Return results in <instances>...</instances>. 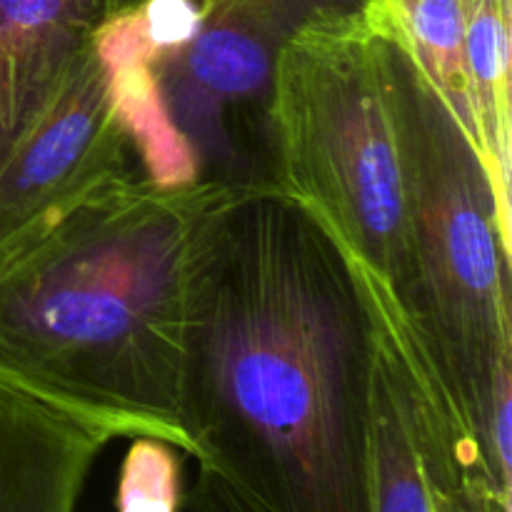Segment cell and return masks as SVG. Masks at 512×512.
Masks as SVG:
<instances>
[{"label":"cell","instance_id":"cell-1","mask_svg":"<svg viewBox=\"0 0 512 512\" xmlns=\"http://www.w3.org/2000/svg\"><path fill=\"white\" fill-rule=\"evenodd\" d=\"M373 350L333 235L278 185H228L190 260L188 458L255 512H365Z\"/></svg>","mask_w":512,"mask_h":512},{"label":"cell","instance_id":"cell-2","mask_svg":"<svg viewBox=\"0 0 512 512\" xmlns=\"http://www.w3.org/2000/svg\"><path fill=\"white\" fill-rule=\"evenodd\" d=\"M225 188L133 175L0 255V388L190 455V260Z\"/></svg>","mask_w":512,"mask_h":512},{"label":"cell","instance_id":"cell-3","mask_svg":"<svg viewBox=\"0 0 512 512\" xmlns=\"http://www.w3.org/2000/svg\"><path fill=\"white\" fill-rule=\"evenodd\" d=\"M388 43L410 195L408 318L490 483L512 505V218L458 120Z\"/></svg>","mask_w":512,"mask_h":512},{"label":"cell","instance_id":"cell-4","mask_svg":"<svg viewBox=\"0 0 512 512\" xmlns=\"http://www.w3.org/2000/svg\"><path fill=\"white\" fill-rule=\"evenodd\" d=\"M360 8L363 0H143L105 25L98 50L145 178L270 183L275 58L310 20Z\"/></svg>","mask_w":512,"mask_h":512},{"label":"cell","instance_id":"cell-5","mask_svg":"<svg viewBox=\"0 0 512 512\" xmlns=\"http://www.w3.org/2000/svg\"><path fill=\"white\" fill-rule=\"evenodd\" d=\"M268 180L410 315V195L390 43L363 10L298 30L268 90Z\"/></svg>","mask_w":512,"mask_h":512},{"label":"cell","instance_id":"cell-6","mask_svg":"<svg viewBox=\"0 0 512 512\" xmlns=\"http://www.w3.org/2000/svg\"><path fill=\"white\" fill-rule=\"evenodd\" d=\"M140 170L98 38L0 168V255Z\"/></svg>","mask_w":512,"mask_h":512},{"label":"cell","instance_id":"cell-7","mask_svg":"<svg viewBox=\"0 0 512 512\" xmlns=\"http://www.w3.org/2000/svg\"><path fill=\"white\" fill-rule=\"evenodd\" d=\"M360 10L453 113L510 218V0H363Z\"/></svg>","mask_w":512,"mask_h":512},{"label":"cell","instance_id":"cell-8","mask_svg":"<svg viewBox=\"0 0 512 512\" xmlns=\"http://www.w3.org/2000/svg\"><path fill=\"white\" fill-rule=\"evenodd\" d=\"M143 0H0V168L100 30Z\"/></svg>","mask_w":512,"mask_h":512},{"label":"cell","instance_id":"cell-9","mask_svg":"<svg viewBox=\"0 0 512 512\" xmlns=\"http://www.w3.org/2000/svg\"><path fill=\"white\" fill-rule=\"evenodd\" d=\"M108 430L0 388V512H78Z\"/></svg>","mask_w":512,"mask_h":512},{"label":"cell","instance_id":"cell-10","mask_svg":"<svg viewBox=\"0 0 512 512\" xmlns=\"http://www.w3.org/2000/svg\"><path fill=\"white\" fill-rule=\"evenodd\" d=\"M188 455L155 438H133L120 465L113 512H178Z\"/></svg>","mask_w":512,"mask_h":512},{"label":"cell","instance_id":"cell-11","mask_svg":"<svg viewBox=\"0 0 512 512\" xmlns=\"http://www.w3.org/2000/svg\"><path fill=\"white\" fill-rule=\"evenodd\" d=\"M178 512H255L210 468L198 465V478L193 485H185L183 503Z\"/></svg>","mask_w":512,"mask_h":512},{"label":"cell","instance_id":"cell-12","mask_svg":"<svg viewBox=\"0 0 512 512\" xmlns=\"http://www.w3.org/2000/svg\"><path fill=\"white\" fill-rule=\"evenodd\" d=\"M433 512H505L493 500L475 495L460 483H445L440 485L438 495H435V510Z\"/></svg>","mask_w":512,"mask_h":512}]
</instances>
